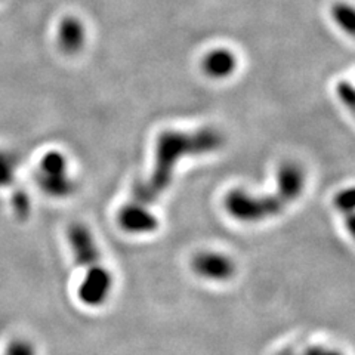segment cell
Returning <instances> with one entry per match:
<instances>
[{"instance_id":"cell-6","label":"cell","mask_w":355,"mask_h":355,"mask_svg":"<svg viewBox=\"0 0 355 355\" xmlns=\"http://www.w3.org/2000/svg\"><path fill=\"white\" fill-rule=\"evenodd\" d=\"M202 69L212 79H227L237 69V58L230 49L219 48L206 53Z\"/></svg>"},{"instance_id":"cell-3","label":"cell","mask_w":355,"mask_h":355,"mask_svg":"<svg viewBox=\"0 0 355 355\" xmlns=\"http://www.w3.org/2000/svg\"><path fill=\"white\" fill-rule=\"evenodd\" d=\"M69 243L77 265L83 275L77 287V299L86 308H101L111 297L114 288L113 274L103 263L99 250L91 230L82 224H73L69 228Z\"/></svg>"},{"instance_id":"cell-7","label":"cell","mask_w":355,"mask_h":355,"mask_svg":"<svg viewBox=\"0 0 355 355\" xmlns=\"http://www.w3.org/2000/svg\"><path fill=\"white\" fill-rule=\"evenodd\" d=\"M86 42V30L80 19L67 17L61 21L58 28V44L62 52L74 55L80 52Z\"/></svg>"},{"instance_id":"cell-2","label":"cell","mask_w":355,"mask_h":355,"mask_svg":"<svg viewBox=\"0 0 355 355\" xmlns=\"http://www.w3.org/2000/svg\"><path fill=\"white\" fill-rule=\"evenodd\" d=\"M305 188V172L301 166L287 162L277 175V190L268 196H253L244 190H232L225 197V209L240 222H261L280 215L283 210L301 197Z\"/></svg>"},{"instance_id":"cell-1","label":"cell","mask_w":355,"mask_h":355,"mask_svg":"<svg viewBox=\"0 0 355 355\" xmlns=\"http://www.w3.org/2000/svg\"><path fill=\"white\" fill-rule=\"evenodd\" d=\"M225 138L218 129L203 128L196 132L164 130L155 144V162L147 181L133 190V202L148 206L168 190L176 164L190 155H203L222 148Z\"/></svg>"},{"instance_id":"cell-12","label":"cell","mask_w":355,"mask_h":355,"mask_svg":"<svg viewBox=\"0 0 355 355\" xmlns=\"http://www.w3.org/2000/svg\"><path fill=\"white\" fill-rule=\"evenodd\" d=\"M338 95L339 99L343 103L349 111H354L355 105V89L351 82H340L338 85Z\"/></svg>"},{"instance_id":"cell-5","label":"cell","mask_w":355,"mask_h":355,"mask_svg":"<svg viewBox=\"0 0 355 355\" xmlns=\"http://www.w3.org/2000/svg\"><path fill=\"white\" fill-rule=\"evenodd\" d=\"M119 225L129 234H151L159 228V219L150 212L147 206L130 202L120 209Z\"/></svg>"},{"instance_id":"cell-8","label":"cell","mask_w":355,"mask_h":355,"mask_svg":"<svg viewBox=\"0 0 355 355\" xmlns=\"http://www.w3.org/2000/svg\"><path fill=\"white\" fill-rule=\"evenodd\" d=\"M39 184L44 193L53 197H69L76 191V184L69 175H39Z\"/></svg>"},{"instance_id":"cell-11","label":"cell","mask_w":355,"mask_h":355,"mask_svg":"<svg viewBox=\"0 0 355 355\" xmlns=\"http://www.w3.org/2000/svg\"><path fill=\"white\" fill-rule=\"evenodd\" d=\"M5 355H37L36 347L28 339H12L5 348Z\"/></svg>"},{"instance_id":"cell-4","label":"cell","mask_w":355,"mask_h":355,"mask_svg":"<svg viewBox=\"0 0 355 355\" xmlns=\"http://www.w3.org/2000/svg\"><path fill=\"white\" fill-rule=\"evenodd\" d=\"M191 268L197 277L210 283H227L237 272L234 259L216 250L196 253L191 261Z\"/></svg>"},{"instance_id":"cell-9","label":"cell","mask_w":355,"mask_h":355,"mask_svg":"<svg viewBox=\"0 0 355 355\" xmlns=\"http://www.w3.org/2000/svg\"><path fill=\"white\" fill-rule=\"evenodd\" d=\"M333 18H335L336 24L347 31L349 36L354 35V27H355V14L352 6L347 3H338L333 8Z\"/></svg>"},{"instance_id":"cell-13","label":"cell","mask_w":355,"mask_h":355,"mask_svg":"<svg viewBox=\"0 0 355 355\" xmlns=\"http://www.w3.org/2000/svg\"><path fill=\"white\" fill-rule=\"evenodd\" d=\"M295 355H345V354L339 351L338 348H331L326 345H309L296 352Z\"/></svg>"},{"instance_id":"cell-10","label":"cell","mask_w":355,"mask_h":355,"mask_svg":"<svg viewBox=\"0 0 355 355\" xmlns=\"http://www.w3.org/2000/svg\"><path fill=\"white\" fill-rule=\"evenodd\" d=\"M355 193L352 188H348V190L340 191L336 198H335V205L340 210L342 214H345L348 216V228L351 232H354V207H355Z\"/></svg>"}]
</instances>
